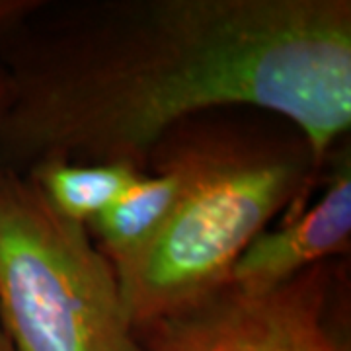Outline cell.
Returning a JSON list of instances; mask_svg holds the SVG:
<instances>
[{"mask_svg": "<svg viewBox=\"0 0 351 351\" xmlns=\"http://www.w3.org/2000/svg\"><path fill=\"white\" fill-rule=\"evenodd\" d=\"M0 170L147 172L178 123L221 108L299 127L324 174L350 138V0H2Z\"/></svg>", "mask_w": 351, "mask_h": 351, "instance_id": "cell-1", "label": "cell"}, {"mask_svg": "<svg viewBox=\"0 0 351 351\" xmlns=\"http://www.w3.org/2000/svg\"><path fill=\"white\" fill-rule=\"evenodd\" d=\"M154 164L174 168L182 191L151 250L117 277L135 330L228 285L244 250L277 215L302 213L324 178L299 127L252 108L184 119L154 145Z\"/></svg>", "mask_w": 351, "mask_h": 351, "instance_id": "cell-2", "label": "cell"}, {"mask_svg": "<svg viewBox=\"0 0 351 351\" xmlns=\"http://www.w3.org/2000/svg\"><path fill=\"white\" fill-rule=\"evenodd\" d=\"M0 326L16 351H143L113 265L27 176L0 170Z\"/></svg>", "mask_w": 351, "mask_h": 351, "instance_id": "cell-3", "label": "cell"}, {"mask_svg": "<svg viewBox=\"0 0 351 351\" xmlns=\"http://www.w3.org/2000/svg\"><path fill=\"white\" fill-rule=\"evenodd\" d=\"M350 293V260H328L267 293L225 285L137 334L143 351H351Z\"/></svg>", "mask_w": 351, "mask_h": 351, "instance_id": "cell-4", "label": "cell"}, {"mask_svg": "<svg viewBox=\"0 0 351 351\" xmlns=\"http://www.w3.org/2000/svg\"><path fill=\"white\" fill-rule=\"evenodd\" d=\"M322 193L302 213L263 230L240 256L228 285L244 293H267L308 267L328 260H350L351 149L346 138L332 152Z\"/></svg>", "mask_w": 351, "mask_h": 351, "instance_id": "cell-5", "label": "cell"}, {"mask_svg": "<svg viewBox=\"0 0 351 351\" xmlns=\"http://www.w3.org/2000/svg\"><path fill=\"white\" fill-rule=\"evenodd\" d=\"M182 178L174 168L154 164L123 197L86 225L88 234L117 277L151 250L174 213Z\"/></svg>", "mask_w": 351, "mask_h": 351, "instance_id": "cell-6", "label": "cell"}, {"mask_svg": "<svg viewBox=\"0 0 351 351\" xmlns=\"http://www.w3.org/2000/svg\"><path fill=\"white\" fill-rule=\"evenodd\" d=\"M145 174V170L127 162L51 160L25 176L34 180L61 217L86 226L123 197Z\"/></svg>", "mask_w": 351, "mask_h": 351, "instance_id": "cell-7", "label": "cell"}, {"mask_svg": "<svg viewBox=\"0 0 351 351\" xmlns=\"http://www.w3.org/2000/svg\"><path fill=\"white\" fill-rule=\"evenodd\" d=\"M6 94H8V90H6V76H4V71L0 69V115H2L4 106H6Z\"/></svg>", "mask_w": 351, "mask_h": 351, "instance_id": "cell-8", "label": "cell"}, {"mask_svg": "<svg viewBox=\"0 0 351 351\" xmlns=\"http://www.w3.org/2000/svg\"><path fill=\"white\" fill-rule=\"evenodd\" d=\"M0 351H16L14 343L8 338V334L2 330V326H0Z\"/></svg>", "mask_w": 351, "mask_h": 351, "instance_id": "cell-9", "label": "cell"}]
</instances>
